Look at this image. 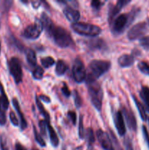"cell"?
Masks as SVG:
<instances>
[{
    "mask_svg": "<svg viewBox=\"0 0 149 150\" xmlns=\"http://www.w3.org/2000/svg\"><path fill=\"white\" fill-rule=\"evenodd\" d=\"M121 112H122L123 116H124V117H125L129 128L130 130L136 131L137 130V121H136L135 116L133 114L132 111L127 108L126 107H124Z\"/></svg>",
    "mask_w": 149,
    "mask_h": 150,
    "instance_id": "12",
    "label": "cell"
},
{
    "mask_svg": "<svg viewBox=\"0 0 149 150\" xmlns=\"http://www.w3.org/2000/svg\"><path fill=\"white\" fill-rule=\"evenodd\" d=\"M43 30V26L40 20H36L32 24L29 25L23 32V36L26 39L36 40L39 37Z\"/></svg>",
    "mask_w": 149,
    "mask_h": 150,
    "instance_id": "7",
    "label": "cell"
},
{
    "mask_svg": "<svg viewBox=\"0 0 149 150\" xmlns=\"http://www.w3.org/2000/svg\"><path fill=\"white\" fill-rule=\"evenodd\" d=\"M10 105L8 98L6 95L2 83L0 81V125H5L7 122L6 111H7Z\"/></svg>",
    "mask_w": 149,
    "mask_h": 150,
    "instance_id": "6",
    "label": "cell"
},
{
    "mask_svg": "<svg viewBox=\"0 0 149 150\" xmlns=\"http://www.w3.org/2000/svg\"><path fill=\"white\" fill-rule=\"evenodd\" d=\"M15 150H26V148L20 144V143H16L15 144Z\"/></svg>",
    "mask_w": 149,
    "mask_h": 150,
    "instance_id": "45",
    "label": "cell"
},
{
    "mask_svg": "<svg viewBox=\"0 0 149 150\" xmlns=\"http://www.w3.org/2000/svg\"><path fill=\"white\" fill-rule=\"evenodd\" d=\"M48 134H49V137H50V140H51V144H52L54 147L58 146V144H59L58 136H57L56 133L53 127L50 125V123H48Z\"/></svg>",
    "mask_w": 149,
    "mask_h": 150,
    "instance_id": "22",
    "label": "cell"
},
{
    "mask_svg": "<svg viewBox=\"0 0 149 150\" xmlns=\"http://www.w3.org/2000/svg\"><path fill=\"white\" fill-rule=\"evenodd\" d=\"M134 62V57L133 55L123 54L118 58V63L120 67H131Z\"/></svg>",
    "mask_w": 149,
    "mask_h": 150,
    "instance_id": "17",
    "label": "cell"
},
{
    "mask_svg": "<svg viewBox=\"0 0 149 150\" xmlns=\"http://www.w3.org/2000/svg\"><path fill=\"white\" fill-rule=\"evenodd\" d=\"M39 98L40 100H42L43 102L46 103H51V99H50L49 97L47 96V95H40L39 96Z\"/></svg>",
    "mask_w": 149,
    "mask_h": 150,
    "instance_id": "44",
    "label": "cell"
},
{
    "mask_svg": "<svg viewBox=\"0 0 149 150\" xmlns=\"http://www.w3.org/2000/svg\"><path fill=\"white\" fill-rule=\"evenodd\" d=\"M63 13H64L65 17L67 18V20L71 21L72 23H76L80 19V13L78 12V10H77L72 7H70V6L65 7L63 10Z\"/></svg>",
    "mask_w": 149,
    "mask_h": 150,
    "instance_id": "14",
    "label": "cell"
},
{
    "mask_svg": "<svg viewBox=\"0 0 149 150\" xmlns=\"http://www.w3.org/2000/svg\"><path fill=\"white\" fill-rule=\"evenodd\" d=\"M1 41H0V54H1Z\"/></svg>",
    "mask_w": 149,
    "mask_h": 150,
    "instance_id": "48",
    "label": "cell"
},
{
    "mask_svg": "<svg viewBox=\"0 0 149 150\" xmlns=\"http://www.w3.org/2000/svg\"><path fill=\"white\" fill-rule=\"evenodd\" d=\"M143 137H144L145 141L146 144L148 145V147L149 149V133L148 132L147 128H146L145 126H143Z\"/></svg>",
    "mask_w": 149,
    "mask_h": 150,
    "instance_id": "39",
    "label": "cell"
},
{
    "mask_svg": "<svg viewBox=\"0 0 149 150\" xmlns=\"http://www.w3.org/2000/svg\"><path fill=\"white\" fill-rule=\"evenodd\" d=\"M44 70L40 66H37L32 70V76L35 80H41L43 77Z\"/></svg>",
    "mask_w": 149,
    "mask_h": 150,
    "instance_id": "26",
    "label": "cell"
},
{
    "mask_svg": "<svg viewBox=\"0 0 149 150\" xmlns=\"http://www.w3.org/2000/svg\"><path fill=\"white\" fill-rule=\"evenodd\" d=\"M137 67L141 73L143 74L149 76V63L147 62H140L137 64Z\"/></svg>",
    "mask_w": 149,
    "mask_h": 150,
    "instance_id": "28",
    "label": "cell"
},
{
    "mask_svg": "<svg viewBox=\"0 0 149 150\" xmlns=\"http://www.w3.org/2000/svg\"><path fill=\"white\" fill-rule=\"evenodd\" d=\"M72 76L73 79L76 83H80L86 80V70L84 64L80 59H76L72 66Z\"/></svg>",
    "mask_w": 149,
    "mask_h": 150,
    "instance_id": "8",
    "label": "cell"
},
{
    "mask_svg": "<svg viewBox=\"0 0 149 150\" xmlns=\"http://www.w3.org/2000/svg\"><path fill=\"white\" fill-rule=\"evenodd\" d=\"M26 54V58L27 60V62L29 65L32 67V69L35 68L37 67V56L36 53L34 52L32 48H27L25 51Z\"/></svg>",
    "mask_w": 149,
    "mask_h": 150,
    "instance_id": "19",
    "label": "cell"
},
{
    "mask_svg": "<svg viewBox=\"0 0 149 150\" xmlns=\"http://www.w3.org/2000/svg\"><path fill=\"white\" fill-rule=\"evenodd\" d=\"M111 67V63L105 60H93L89 64L86 71V83L96 81L97 79L106 73Z\"/></svg>",
    "mask_w": 149,
    "mask_h": 150,
    "instance_id": "1",
    "label": "cell"
},
{
    "mask_svg": "<svg viewBox=\"0 0 149 150\" xmlns=\"http://www.w3.org/2000/svg\"><path fill=\"white\" fill-rule=\"evenodd\" d=\"M148 25H149V18L148 19Z\"/></svg>",
    "mask_w": 149,
    "mask_h": 150,
    "instance_id": "49",
    "label": "cell"
},
{
    "mask_svg": "<svg viewBox=\"0 0 149 150\" xmlns=\"http://www.w3.org/2000/svg\"><path fill=\"white\" fill-rule=\"evenodd\" d=\"M67 115H68V117L70 119V120L72 121L73 125L76 124V120H77V117H76V114L74 111H70L67 113Z\"/></svg>",
    "mask_w": 149,
    "mask_h": 150,
    "instance_id": "40",
    "label": "cell"
},
{
    "mask_svg": "<svg viewBox=\"0 0 149 150\" xmlns=\"http://www.w3.org/2000/svg\"><path fill=\"white\" fill-rule=\"evenodd\" d=\"M140 96L144 103L145 109L149 113V88L148 86H145L141 88Z\"/></svg>",
    "mask_w": 149,
    "mask_h": 150,
    "instance_id": "21",
    "label": "cell"
},
{
    "mask_svg": "<svg viewBox=\"0 0 149 150\" xmlns=\"http://www.w3.org/2000/svg\"><path fill=\"white\" fill-rule=\"evenodd\" d=\"M132 98L133 99H134V103H135L136 106H137V109H138L139 113H140V117H141V119L143 121H146V120H148V117L147 114H146V111L145 109V107L142 105L141 103L137 99V98H136L135 96H132Z\"/></svg>",
    "mask_w": 149,
    "mask_h": 150,
    "instance_id": "24",
    "label": "cell"
},
{
    "mask_svg": "<svg viewBox=\"0 0 149 150\" xmlns=\"http://www.w3.org/2000/svg\"><path fill=\"white\" fill-rule=\"evenodd\" d=\"M130 1H127V0H119V1H117L116 4H115L114 7H112L109 12L108 20H109L110 23L112 22V19L115 18V16H116L117 15H118V13L121 11V9H122L124 6L127 5V4H129Z\"/></svg>",
    "mask_w": 149,
    "mask_h": 150,
    "instance_id": "15",
    "label": "cell"
},
{
    "mask_svg": "<svg viewBox=\"0 0 149 150\" xmlns=\"http://www.w3.org/2000/svg\"><path fill=\"white\" fill-rule=\"evenodd\" d=\"M87 84L91 102L98 111H100L102 109L103 99V92L102 87L96 81L88 83Z\"/></svg>",
    "mask_w": 149,
    "mask_h": 150,
    "instance_id": "4",
    "label": "cell"
},
{
    "mask_svg": "<svg viewBox=\"0 0 149 150\" xmlns=\"http://www.w3.org/2000/svg\"><path fill=\"white\" fill-rule=\"evenodd\" d=\"M40 21L42 22L43 29H45V31H46L48 34L51 32V29L55 26L54 23H53L52 20L48 17L46 13H42L40 18Z\"/></svg>",
    "mask_w": 149,
    "mask_h": 150,
    "instance_id": "20",
    "label": "cell"
},
{
    "mask_svg": "<svg viewBox=\"0 0 149 150\" xmlns=\"http://www.w3.org/2000/svg\"><path fill=\"white\" fill-rule=\"evenodd\" d=\"M111 137H112V140H113L112 141V142H113L114 144H115V150H124L121 147V146H120L119 143H118L116 137H115V135H114V133H112V132H111Z\"/></svg>",
    "mask_w": 149,
    "mask_h": 150,
    "instance_id": "41",
    "label": "cell"
},
{
    "mask_svg": "<svg viewBox=\"0 0 149 150\" xmlns=\"http://www.w3.org/2000/svg\"><path fill=\"white\" fill-rule=\"evenodd\" d=\"M140 44L144 49L149 51V36L143 37L140 38Z\"/></svg>",
    "mask_w": 149,
    "mask_h": 150,
    "instance_id": "36",
    "label": "cell"
},
{
    "mask_svg": "<svg viewBox=\"0 0 149 150\" xmlns=\"http://www.w3.org/2000/svg\"><path fill=\"white\" fill-rule=\"evenodd\" d=\"M0 148L1 150H9L7 138L4 134H1L0 136Z\"/></svg>",
    "mask_w": 149,
    "mask_h": 150,
    "instance_id": "32",
    "label": "cell"
},
{
    "mask_svg": "<svg viewBox=\"0 0 149 150\" xmlns=\"http://www.w3.org/2000/svg\"><path fill=\"white\" fill-rule=\"evenodd\" d=\"M104 4V2L100 1H92L91 4V7H93L94 10H99L101 7H102V4Z\"/></svg>",
    "mask_w": 149,
    "mask_h": 150,
    "instance_id": "43",
    "label": "cell"
},
{
    "mask_svg": "<svg viewBox=\"0 0 149 150\" xmlns=\"http://www.w3.org/2000/svg\"><path fill=\"white\" fill-rule=\"evenodd\" d=\"M148 123H149V119L148 118Z\"/></svg>",
    "mask_w": 149,
    "mask_h": 150,
    "instance_id": "50",
    "label": "cell"
},
{
    "mask_svg": "<svg viewBox=\"0 0 149 150\" xmlns=\"http://www.w3.org/2000/svg\"><path fill=\"white\" fill-rule=\"evenodd\" d=\"M147 32V24L145 22L136 23L129 30L127 38L129 40H135L143 37Z\"/></svg>",
    "mask_w": 149,
    "mask_h": 150,
    "instance_id": "9",
    "label": "cell"
},
{
    "mask_svg": "<svg viewBox=\"0 0 149 150\" xmlns=\"http://www.w3.org/2000/svg\"><path fill=\"white\" fill-rule=\"evenodd\" d=\"M61 92H62L63 95H64L66 98H69V97L70 96V95H71V92H70L68 86H67V85L65 83H63V86L62 88H61Z\"/></svg>",
    "mask_w": 149,
    "mask_h": 150,
    "instance_id": "38",
    "label": "cell"
},
{
    "mask_svg": "<svg viewBox=\"0 0 149 150\" xmlns=\"http://www.w3.org/2000/svg\"><path fill=\"white\" fill-rule=\"evenodd\" d=\"M34 138H35V140H36V142H37V143L39 144L41 146H42V147L45 146V145H46L45 142L44 141L43 138L42 137V136L39 134V132L37 130L35 126H34Z\"/></svg>",
    "mask_w": 149,
    "mask_h": 150,
    "instance_id": "31",
    "label": "cell"
},
{
    "mask_svg": "<svg viewBox=\"0 0 149 150\" xmlns=\"http://www.w3.org/2000/svg\"><path fill=\"white\" fill-rule=\"evenodd\" d=\"M113 120L118 134L121 136H124L126 133V126L125 123H124V116H123L121 111H118L115 113Z\"/></svg>",
    "mask_w": 149,
    "mask_h": 150,
    "instance_id": "13",
    "label": "cell"
},
{
    "mask_svg": "<svg viewBox=\"0 0 149 150\" xmlns=\"http://www.w3.org/2000/svg\"><path fill=\"white\" fill-rule=\"evenodd\" d=\"M88 46L92 50H104L107 48L105 41L99 38L90 40L88 42Z\"/></svg>",
    "mask_w": 149,
    "mask_h": 150,
    "instance_id": "18",
    "label": "cell"
},
{
    "mask_svg": "<svg viewBox=\"0 0 149 150\" xmlns=\"http://www.w3.org/2000/svg\"><path fill=\"white\" fill-rule=\"evenodd\" d=\"M83 146H77L76 148H74L73 150H83Z\"/></svg>",
    "mask_w": 149,
    "mask_h": 150,
    "instance_id": "47",
    "label": "cell"
},
{
    "mask_svg": "<svg viewBox=\"0 0 149 150\" xmlns=\"http://www.w3.org/2000/svg\"><path fill=\"white\" fill-rule=\"evenodd\" d=\"M79 138L81 139H84L85 137V131H84V127H83V116H80V120H79Z\"/></svg>",
    "mask_w": 149,
    "mask_h": 150,
    "instance_id": "34",
    "label": "cell"
},
{
    "mask_svg": "<svg viewBox=\"0 0 149 150\" xmlns=\"http://www.w3.org/2000/svg\"><path fill=\"white\" fill-rule=\"evenodd\" d=\"M41 64L45 68H49L55 64V60L51 57H43L41 59Z\"/></svg>",
    "mask_w": 149,
    "mask_h": 150,
    "instance_id": "27",
    "label": "cell"
},
{
    "mask_svg": "<svg viewBox=\"0 0 149 150\" xmlns=\"http://www.w3.org/2000/svg\"><path fill=\"white\" fill-rule=\"evenodd\" d=\"M12 102H13V107L15 108V111H17V114H18V115L19 119H20V129H21L22 130H25V129L26 128V127H27V122H26V119H25L24 115H23V114L22 113L21 109H20V105H19L18 101V100L16 99V98H13V100H12Z\"/></svg>",
    "mask_w": 149,
    "mask_h": 150,
    "instance_id": "16",
    "label": "cell"
},
{
    "mask_svg": "<svg viewBox=\"0 0 149 150\" xmlns=\"http://www.w3.org/2000/svg\"><path fill=\"white\" fill-rule=\"evenodd\" d=\"M130 15L121 14L115 19L112 26V32L114 35H119L122 33L127 26H128Z\"/></svg>",
    "mask_w": 149,
    "mask_h": 150,
    "instance_id": "10",
    "label": "cell"
},
{
    "mask_svg": "<svg viewBox=\"0 0 149 150\" xmlns=\"http://www.w3.org/2000/svg\"><path fill=\"white\" fill-rule=\"evenodd\" d=\"M8 68L15 83L19 84L23 80V71L20 60L17 57H12L8 62Z\"/></svg>",
    "mask_w": 149,
    "mask_h": 150,
    "instance_id": "5",
    "label": "cell"
},
{
    "mask_svg": "<svg viewBox=\"0 0 149 150\" xmlns=\"http://www.w3.org/2000/svg\"><path fill=\"white\" fill-rule=\"evenodd\" d=\"M10 120L11 123L13 124V125L14 126H18V120L16 117L15 114L13 111H10Z\"/></svg>",
    "mask_w": 149,
    "mask_h": 150,
    "instance_id": "37",
    "label": "cell"
},
{
    "mask_svg": "<svg viewBox=\"0 0 149 150\" xmlns=\"http://www.w3.org/2000/svg\"><path fill=\"white\" fill-rule=\"evenodd\" d=\"M124 146H125L126 150H133L132 143L131 141L130 140L129 138H127L124 141Z\"/></svg>",
    "mask_w": 149,
    "mask_h": 150,
    "instance_id": "42",
    "label": "cell"
},
{
    "mask_svg": "<svg viewBox=\"0 0 149 150\" xmlns=\"http://www.w3.org/2000/svg\"><path fill=\"white\" fill-rule=\"evenodd\" d=\"M71 27L74 32L82 36L96 37L102 32V29L99 26L84 22L73 23Z\"/></svg>",
    "mask_w": 149,
    "mask_h": 150,
    "instance_id": "3",
    "label": "cell"
},
{
    "mask_svg": "<svg viewBox=\"0 0 149 150\" xmlns=\"http://www.w3.org/2000/svg\"><path fill=\"white\" fill-rule=\"evenodd\" d=\"M0 26H1V22H0Z\"/></svg>",
    "mask_w": 149,
    "mask_h": 150,
    "instance_id": "51",
    "label": "cell"
},
{
    "mask_svg": "<svg viewBox=\"0 0 149 150\" xmlns=\"http://www.w3.org/2000/svg\"><path fill=\"white\" fill-rule=\"evenodd\" d=\"M32 4L34 8H36V9L38 8V7L40 6V2H39V1H32Z\"/></svg>",
    "mask_w": 149,
    "mask_h": 150,
    "instance_id": "46",
    "label": "cell"
},
{
    "mask_svg": "<svg viewBox=\"0 0 149 150\" xmlns=\"http://www.w3.org/2000/svg\"><path fill=\"white\" fill-rule=\"evenodd\" d=\"M68 67L63 60L59 59L56 65V74L58 76H61L67 72Z\"/></svg>",
    "mask_w": 149,
    "mask_h": 150,
    "instance_id": "23",
    "label": "cell"
},
{
    "mask_svg": "<svg viewBox=\"0 0 149 150\" xmlns=\"http://www.w3.org/2000/svg\"><path fill=\"white\" fill-rule=\"evenodd\" d=\"M35 100H36L37 106V108H38V109H39L40 114H42V115L44 117H45V121L48 122H50V115H49V114H48V113L47 112L46 110L45 109V108H44V106L42 105V103H41L39 98H38L37 96H36V98H35Z\"/></svg>",
    "mask_w": 149,
    "mask_h": 150,
    "instance_id": "25",
    "label": "cell"
},
{
    "mask_svg": "<svg viewBox=\"0 0 149 150\" xmlns=\"http://www.w3.org/2000/svg\"><path fill=\"white\" fill-rule=\"evenodd\" d=\"M96 137L99 144L105 150H115L113 144L108 133L99 129L96 131Z\"/></svg>",
    "mask_w": 149,
    "mask_h": 150,
    "instance_id": "11",
    "label": "cell"
},
{
    "mask_svg": "<svg viewBox=\"0 0 149 150\" xmlns=\"http://www.w3.org/2000/svg\"><path fill=\"white\" fill-rule=\"evenodd\" d=\"M9 42L13 45V46L15 47L19 51H23L24 50V47H23V44L20 43V42L19 40H18L15 38H14L13 36L10 37V40H9Z\"/></svg>",
    "mask_w": 149,
    "mask_h": 150,
    "instance_id": "30",
    "label": "cell"
},
{
    "mask_svg": "<svg viewBox=\"0 0 149 150\" xmlns=\"http://www.w3.org/2000/svg\"><path fill=\"white\" fill-rule=\"evenodd\" d=\"M48 35L52 38L56 45L60 48H68L73 44V40L70 32L61 26H54Z\"/></svg>",
    "mask_w": 149,
    "mask_h": 150,
    "instance_id": "2",
    "label": "cell"
},
{
    "mask_svg": "<svg viewBox=\"0 0 149 150\" xmlns=\"http://www.w3.org/2000/svg\"><path fill=\"white\" fill-rule=\"evenodd\" d=\"M50 122H48L45 120H41L39 121V126L40 128V133L42 136H47V129H48V124Z\"/></svg>",
    "mask_w": 149,
    "mask_h": 150,
    "instance_id": "33",
    "label": "cell"
},
{
    "mask_svg": "<svg viewBox=\"0 0 149 150\" xmlns=\"http://www.w3.org/2000/svg\"><path fill=\"white\" fill-rule=\"evenodd\" d=\"M74 102L75 104V106L77 107V108H80L82 106V104H83V101H82L81 97L80 96L79 93L77 92V91L74 90Z\"/></svg>",
    "mask_w": 149,
    "mask_h": 150,
    "instance_id": "35",
    "label": "cell"
},
{
    "mask_svg": "<svg viewBox=\"0 0 149 150\" xmlns=\"http://www.w3.org/2000/svg\"><path fill=\"white\" fill-rule=\"evenodd\" d=\"M86 140H87L88 144L89 146H91L95 142V137H94V134H93V131L91 127L87 129V131H86Z\"/></svg>",
    "mask_w": 149,
    "mask_h": 150,
    "instance_id": "29",
    "label": "cell"
}]
</instances>
